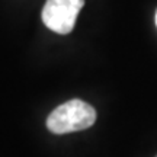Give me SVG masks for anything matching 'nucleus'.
Masks as SVG:
<instances>
[{"instance_id": "obj_2", "label": "nucleus", "mask_w": 157, "mask_h": 157, "mask_svg": "<svg viewBox=\"0 0 157 157\" xmlns=\"http://www.w3.org/2000/svg\"><path fill=\"white\" fill-rule=\"evenodd\" d=\"M83 6L84 0H47L42 9V22L52 32L67 35L73 31Z\"/></svg>"}, {"instance_id": "obj_1", "label": "nucleus", "mask_w": 157, "mask_h": 157, "mask_svg": "<svg viewBox=\"0 0 157 157\" xmlns=\"http://www.w3.org/2000/svg\"><path fill=\"white\" fill-rule=\"evenodd\" d=\"M95 122V108L80 99H71L50 113L47 118V128L54 134H68L89 128Z\"/></svg>"}, {"instance_id": "obj_3", "label": "nucleus", "mask_w": 157, "mask_h": 157, "mask_svg": "<svg viewBox=\"0 0 157 157\" xmlns=\"http://www.w3.org/2000/svg\"><path fill=\"white\" fill-rule=\"evenodd\" d=\"M156 25H157V12H156Z\"/></svg>"}]
</instances>
